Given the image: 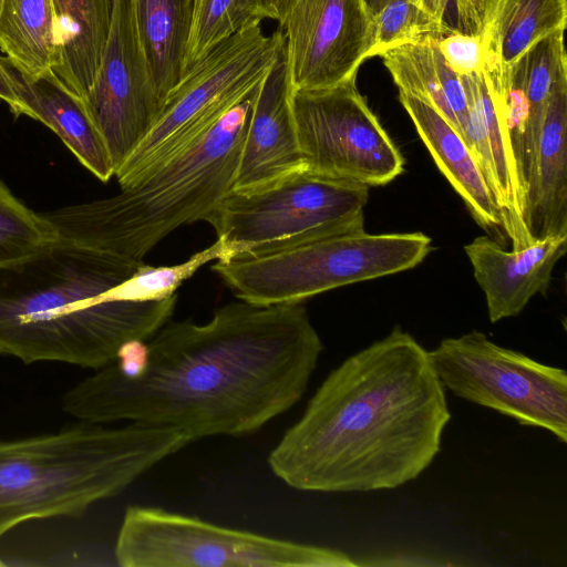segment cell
Returning <instances> with one entry per match:
<instances>
[{
    "instance_id": "cell-13",
    "label": "cell",
    "mask_w": 567,
    "mask_h": 567,
    "mask_svg": "<svg viewBox=\"0 0 567 567\" xmlns=\"http://www.w3.org/2000/svg\"><path fill=\"white\" fill-rule=\"evenodd\" d=\"M279 24L292 91L354 80L370 58L372 18L363 0H295Z\"/></svg>"
},
{
    "instance_id": "cell-9",
    "label": "cell",
    "mask_w": 567,
    "mask_h": 567,
    "mask_svg": "<svg viewBox=\"0 0 567 567\" xmlns=\"http://www.w3.org/2000/svg\"><path fill=\"white\" fill-rule=\"evenodd\" d=\"M114 556L123 567H351L327 547L223 527L158 507L127 506Z\"/></svg>"
},
{
    "instance_id": "cell-24",
    "label": "cell",
    "mask_w": 567,
    "mask_h": 567,
    "mask_svg": "<svg viewBox=\"0 0 567 567\" xmlns=\"http://www.w3.org/2000/svg\"><path fill=\"white\" fill-rule=\"evenodd\" d=\"M280 0H194L183 76L218 44L264 19L279 21Z\"/></svg>"
},
{
    "instance_id": "cell-34",
    "label": "cell",
    "mask_w": 567,
    "mask_h": 567,
    "mask_svg": "<svg viewBox=\"0 0 567 567\" xmlns=\"http://www.w3.org/2000/svg\"><path fill=\"white\" fill-rule=\"evenodd\" d=\"M4 565H6V564H4V563L1 560V558H0V567H1V566H4Z\"/></svg>"
},
{
    "instance_id": "cell-14",
    "label": "cell",
    "mask_w": 567,
    "mask_h": 567,
    "mask_svg": "<svg viewBox=\"0 0 567 567\" xmlns=\"http://www.w3.org/2000/svg\"><path fill=\"white\" fill-rule=\"evenodd\" d=\"M284 45L258 86L233 190H248L303 168Z\"/></svg>"
},
{
    "instance_id": "cell-15",
    "label": "cell",
    "mask_w": 567,
    "mask_h": 567,
    "mask_svg": "<svg viewBox=\"0 0 567 567\" xmlns=\"http://www.w3.org/2000/svg\"><path fill=\"white\" fill-rule=\"evenodd\" d=\"M567 234L535 238L508 251L488 236L464 246L482 288L491 322L517 316L537 293L546 295L554 267L565 255Z\"/></svg>"
},
{
    "instance_id": "cell-1",
    "label": "cell",
    "mask_w": 567,
    "mask_h": 567,
    "mask_svg": "<svg viewBox=\"0 0 567 567\" xmlns=\"http://www.w3.org/2000/svg\"><path fill=\"white\" fill-rule=\"evenodd\" d=\"M323 346L300 305L231 302L203 324H164L61 399L99 424L173 427L192 441L252 434L303 395Z\"/></svg>"
},
{
    "instance_id": "cell-3",
    "label": "cell",
    "mask_w": 567,
    "mask_h": 567,
    "mask_svg": "<svg viewBox=\"0 0 567 567\" xmlns=\"http://www.w3.org/2000/svg\"><path fill=\"white\" fill-rule=\"evenodd\" d=\"M143 264L58 238L0 265V355L97 370L126 344L150 339L169 321L176 295L110 297Z\"/></svg>"
},
{
    "instance_id": "cell-33",
    "label": "cell",
    "mask_w": 567,
    "mask_h": 567,
    "mask_svg": "<svg viewBox=\"0 0 567 567\" xmlns=\"http://www.w3.org/2000/svg\"><path fill=\"white\" fill-rule=\"evenodd\" d=\"M295 0H280L279 4V12H280V19L279 23L281 22L282 18L285 17L286 12L288 11L289 7L292 4Z\"/></svg>"
},
{
    "instance_id": "cell-12",
    "label": "cell",
    "mask_w": 567,
    "mask_h": 567,
    "mask_svg": "<svg viewBox=\"0 0 567 567\" xmlns=\"http://www.w3.org/2000/svg\"><path fill=\"white\" fill-rule=\"evenodd\" d=\"M83 105L115 174L163 109L135 33L130 0H113L107 38Z\"/></svg>"
},
{
    "instance_id": "cell-7",
    "label": "cell",
    "mask_w": 567,
    "mask_h": 567,
    "mask_svg": "<svg viewBox=\"0 0 567 567\" xmlns=\"http://www.w3.org/2000/svg\"><path fill=\"white\" fill-rule=\"evenodd\" d=\"M284 42L281 29L266 34L256 21L195 64L168 95L151 131L115 172L121 188L186 147L251 92L271 69Z\"/></svg>"
},
{
    "instance_id": "cell-31",
    "label": "cell",
    "mask_w": 567,
    "mask_h": 567,
    "mask_svg": "<svg viewBox=\"0 0 567 567\" xmlns=\"http://www.w3.org/2000/svg\"><path fill=\"white\" fill-rule=\"evenodd\" d=\"M395 0H363L371 17L377 14L385 4ZM425 10L434 18L445 21V13L451 0H408Z\"/></svg>"
},
{
    "instance_id": "cell-21",
    "label": "cell",
    "mask_w": 567,
    "mask_h": 567,
    "mask_svg": "<svg viewBox=\"0 0 567 567\" xmlns=\"http://www.w3.org/2000/svg\"><path fill=\"white\" fill-rule=\"evenodd\" d=\"M135 33L164 105L183 79L194 0H130Z\"/></svg>"
},
{
    "instance_id": "cell-25",
    "label": "cell",
    "mask_w": 567,
    "mask_h": 567,
    "mask_svg": "<svg viewBox=\"0 0 567 567\" xmlns=\"http://www.w3.org/2000/svg\"><path fill=\"white\" fill-rule=\"evenodd\" d=\"M564 32L558 31L534 44L513 65L517 70L528 104L523 175L528 189L535 167L539 135L557 70L567 59Z\"/></svg>"
},
{
    "instance_id": "cell-10",
    "label": "cell",
    "mask_w": 567,
    "mask_h": 567,
    "mask_svg": "<svg viewBox=\"0 0 567 567\" xmlns=\"http://www.w3.org/2000/svg\"><path fill=\"white\" fill-rule=\"evenodd\" d=\"M427 354L443 386L455 395L567 442L565 370L503 348L480 331L443 339Z\"/></svg>"
},
{
    "instance_id": "cell-2",
    "label": "cell",
    "mask_w": 567,
    "mask_h": 567,
    "mask_svg": "<svg viewBox=\"0 0 567 567\" xmlns=\"http://www.w3.org/2000/svg\"><path fill=\"white\" fill-rule=\"evenodd\" d=\"M427 351L395 327L324 379L271 450L272 473L306 492L394 488L440 451L451 419Z\"/></svg>"
},
{
    "instance_id": "cell-17",
    "label": "cell",
    "mask_w": 567,
    "mask_h": 567,
    "mask_svg": "<svg viewBox=\"0 0 567 567\" xmlns=\"http://www.w3.org/2000/svg\"><path fill=\"white\" fill-rule=\"evenodd\" d=\"M399 100L442 174L474 220L488 233L502 227L487 181L460 132L433 106L404 92Z\"/></svg>"
},
{
    "instance_id": "cell-28",
    "label": "cell",
    "mask_w": 567,
    "mask_h": 567,
    "mask_svg": "<svg viewBox=\"0 0 567 567\" xmlns=\"http://www.w3.org/2000/svg\"><path fill=\"white\" fill-rule=\"evenodd\" d=\"M372 18L370 58L383 51L411 42L440 39L453 29L408 0L385 4Z\"/></svg>"
},
{
    "instance_id": "cell-22",
    "label": "cell",
    "mask_w": 567,
    "mask_h": 567,
    "mask_svg": "<svg viewBox=\"0 0 567 567\" xmlns=\"http://www.w3.org/2000/svg\"><path fill=\"white\" fill-rule=\"evenodd\" d=\"M439 39L401 44L383 51L384 66L399 92L411 94L439 111L462 135L467 102L460 75L444 61Z\"/></svg>"
},
{
    "instance_id": "cell-4",
    "label": "cell",
    "mask_w": 567,
    "mask_h": 567,
    "mask_svg": "<svg viewBox=\"0 0 567 567\" xmlns=\"http://www.w3.org/2000/svg\"><path fill=\"white\" fill-rule=\"evenodd\" d=\"M259 84L190 144L117 195L42 213L58 238L143 261L169 233L204 220L233 190Z\"/></svg>"
},
{
    "instance_id": "cell-6",
    "label": "cell",
    "mask_w": 567,
    "mask_h": 567,
    "mask_svg": "<svg viewBox=\"0 0 567 567\" xmlns=\"http://www.w3.org/2000/svg\"><path fill=\"white\" fill-rule=\"evenodd\" d=\"M431 250L423 233L370 234L361 225L261 255L216 260L212 269L238 299L271 306L412 269Z\"/></svg>"
},
{
    "instance_id": "cell-35",
    "label": "cell",
    "mask_w": 567,
    "mask_h": 567,
    "mask_svg": "<svg viewBox=\"0 0 567 567\" xmlns=\"http://www.w3.org/2000/svg\"><path fill=\"white\" fill-rule=\"evenodd\" d=\"M3 1L4 0H0V11H1V7H2Z\"/></svg>"
},
{
    "instance_id": "cell-30",
    "label": "cell",
    "mask_w": 567,
    "mask_h": 567,
    "mask_svg": "<svg viewBox=\"0 0 567 567\" xmlns=\"http://www.w3.org/2000/svg\"><path fill=\"white\" fill-rule=\"evenodd\" d=\"M456 8L460 29L466 33L480 34L482 13L486 0H453Z\"/></svg>"
},
{
    "instance_id": "cell-8",
    "label": "cell",
    "mask_w": 567,
    "mask_h": 567,
    "mask_svg": "<svg viewBox=\"0 0 567 567\" xmlns=\"http://www.w3.org/2000/svg\"><path fill=\"white\" fill-rule=\"evenodd\" d=\"M368 198L367 185L303 167L252 189L231 190L204 220L230 257L261 255L364 225Z\"/></svg>"
},
{
    "instance_id": "cell-19",
    "label": "cell",
    "mask_w": 567,
    "mask_h": 567,
    "mask_svg": "<svg viewBox=\"0 0 567 567\" xmlns=\"http://www.w3.org/2000/svg\"><path fill=\"white\" fill-rule=\"evenodd\" d=\"M567 25V0H486L482 13L484 73L491 86L538 41Z\"/></svg>"
},
{
    "instance_id": "cell-26",
    "label": "cell",
    "mask_w": 567,
    "mask_h": 567,
    "mask_svg": "<svg viewBox=\"0 0 567 567\" xmlns=\"http://www.w3.org/2000/svg\"><path fill=\"white\" fill-rule=\"evenodd\" d=\"M231 256L223 239L194 254L186 261L173 266L153 267L145 262L124 282L111 290L115 300L151 301L162 300L175 295V291L200 267L213 260Z\"/></svg>"
},
{
    "instance_id": "cell-11",
    "label": "cell",
    "mask_w": 567,
    "mask_h": 567,
    "mask_svg": "<svg viewBox=\"0 0 567 567\" xmlns=\"http://www.w3.org/2000/svg\"><path fill=\"white\" fill-rule=\"evenodd\" d=\"M291 110L306 169L382 186L403 172L404 159L355 86L291 90Z\"/></svg>"
},
{
    "instance_id": "cell-23",
    "label": "cell",
    "mask_w": 567,
    "mask_h": 567,
    "mask_svg": "<svg viewBox=\"0 0 567 567\" xmlns=\"http://www.w3.org/2000/svg\"><path fill=\"white\" fill-rule=\"evenodd\" d=\"M0 50L27 80L51 71L55 58L52 0H4L0 11Z\"/></svg>"
},
{
    "instance_id": "cell-5",
    "label": "cell",
    "mask_w": 567,
    "mask_h": 567,
    "mask_svg": "<svg viewBox=\"0 0 567 567\" xmlns=\"http://www.w3.org/2000/svg\"><path fill=\"white\" fill-rule=\"evenodd\" d=\"M190 443L173 427L85 421L0 441V537L31 519L79 517Z\"/></svg>"
},
{
    "instance_id": "cell-32",
    "label": "cell",
    "mask_w": 567,
    "mask_h": 567,
    "mask_svg": "<svg viewBox=\"0 0 567 567\" xmlns=\"http://www.w3.org/2000/svg\"><path fill=\"white\" fill-rule=\"evenodd\" d=\"M0 102L7 103L16 115L19 99L16 91L13 69L2 56H0Z\"/></svg>"
},
{
    "instance_id": "cell-27",
    "label": "cell",
    "mask_w": 567,
    "mask_h": 567,
    "mask_svg": "<svg viewBox=\"0 0 567 567\" xmlns=\"http://www.w3.org/2000/svg\"><path fill=\"white\" fill-rule=\"evenodd\" d=\"M56 239L42 213L23 205L0 181V265L23 259Z\"/></svg>"
},
{
    "instance_id": "cell-16",
    "label": "cell",
    "mask_w": 567,
    "mask_h": 567,
    "mask_svg": "<svg viewBox=\"0 0 567 567\" xmlns=\"http://www.w3.org/2000/svg\"><path fill=\"white\" fill-rule=\"evenodd\" d=\"M533 237L567 234V59L553 82L527 189Z\"/></svg>"
},
{
    "instance_id": "cell-18",
    "label": "cell",
    "mask_w": 567,
    "mask_h": 567,
    "mask_svg": "<svg viewBox=\"0 0 567 567\" xmlns=\"http://www.w3.org/2000/svg\"><path fill=\"white\" fill-rule=\"evenodd\" d=\"M13 76L19 99L16 116L25 115L43 123L86 169L101 182H109L114 167L83 102L55 80L52 70L30 81L13 69Z\"/></svg>"
},
{
    "instance_id": "cell-29",
    "label": "cell",
    "mask_w": 567,
    "mask_h": 567,
    "mask_svg": "<svg viewBox=\"0 0 567 567\" xmlns=\"http://www.w3.org/2000/svg\"><path fill=\"white\" fill-rule=\"evenodd\" d=\"M436 43L444 61L457 75H468L484 70L485 47L481 34L453 29Z\"/></svg>"
},
{
    "instance_id": "cell-20",
    "label": "cell",
    "mask_w": 567,
    "mask_h": 567,
    "mask_svg": "<svg viewBox=\"0 0 567 567\" xmlns=\"http://www.w3.org/2000/svg\"><path fill=\"white\" fill-rule=\"evenodd\" d=\"M55 58L52 73L72 95L84 101L107 38L113 0H52Z\"/></svg>"
}]
</instances>
